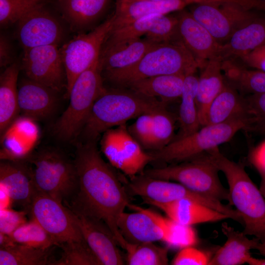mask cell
I'll use <instances>...</instances> for the list:
<instances>
[{
  "mask_svg": "<svg viewBox=\"0 0 265 265\" xmlns=\"http://www.w3.org/2000/svg\"><path fill=\"white\" fill-rule=\"evenodd\" d=\"M219 171L204 153L190 160L148 169L144 174L155 179L175 181L197 193L221 202L227 201L229 204V190L222 184Z\"/></svg>",
  "mask_w": 265,
  "mask_h": 265,
  "instance_id": "cell-8",
  "label": "cell"
},
{
  "mask_svg": "<svg viewBox=\"0 0 265 265\" xmlns=\"http://www.w3.org/2000/svg\"><path fill=\"white\" fill-rule=\"evenodd\" d=\"M261 181L259 189L264 197L265 198V175H261Z\"/></svg>",
  "mask_w": 265,
  "mask_h": 265,
  "instance_id": "cell-51",
  "label": "cell"
},
{
  "mask_svg": "<svg viewBox=\"0 0 265 265\" xmlns=\"http://www.w3.org/2000/svg\"><path fill=\"white\" fill-rule=\"evenodd\" d=\"M71 210L83 238L101 265L125 264L118 242L107 224L93 216Z\"/></svg>",
  "mask_w": 265,
  "mask_h": 265,
  "instance_id": "cell-16",
  "label": "cell"
},
{
  "mask_svg": "<svg viewBox=\"0 0 265 265\" xmlns=\"http://www.w3.org/2000/svg\"><path fill=\"white\" fill-rule=\"evenodd\" d=\"M244 99L250 121L247 131L263 134L265 132V93L247 95Z\"/></svg>",
  "mask_w": 265,
  "mask_h": 265,
  "instance_id": "cell-41",
  "label": "cell"
},
{
  "mask_svg": "<svg viewBox=\"0 0 265 265\" xmlns=\"http://www.w3.org/2000/svg\"><path fill=\"white\" fill-rule=\"evenodd\" d=\"M165 106L166 103L131 90L106 89L94 103L80 134L84 141H96L106 130L125 124L142 114L154 113Z\"/></svg>",
  "mask_w": 265,
  "mask_h": 265,
  "instance_id": "cell-3",
  "label": "cell"
},
{
  "mask_svg": "<svg viewBox=\"0 0 265 265\" xmlns=\"http://www.w3.org/2000/svg\"><path fill=\"white\" fill-rule=\"evenodd\" d=\"M261 47L263 48V49L265 51V44L261 46Z\"/></svg>",
  "mask_w": 265,
  "mask_h": 265,
  "instance_id": "cell-53",
  "label": "cell"
},
{
  "mask_svg": "<svg viewBox=\"0 0 265 265\" xmlns=\"http://www.w3.org/2000/svg\"><path fill=\"white\" fill-rule=\"evenodd\" d=\"M193 17L220 44L227 42L238 30L261 16L257 11L233 2L193 4Z\"/></svg>",
  "mask_w": 265,
  "mask_h": 265,
  "instance_id": "cell-11",
  "label": "cell"
},
{
  "mask_svg": "<svg viewBox=\"0 0 265 265\" xmlns=\"http://www.w3.org/2000/svg\"><path fill=\"white\" fill-rule=\"evenodd\" d=\"M28 212L51 236L56 246L85 241L71 209L51 196L36 190Z\"/></svg>",
  "mask_w": 265,
  "mask_h": 265,
  "instance_id": "cell-12",
  "label": "cell"
},
{
  "mask_svg": "<svg viewBox=\"0 0 265 265\" xmlns=\"http://www.w3.org/2000/svg\"><path fill=\"white\" fill-rule=\"evenodd\" d=\"M212 257L193 246L181 249L171 262L173 265H209Z\"/></svg>",
  "mask_w": 265,
  "mask_h": 265,
  "instance_id": "cell-43",
  "label": "cell"
},
{
  "mask_svg": "<svg viewBox=\"0 0 265 265\" xmlns=\"http://www.w3.org/2000/svg\"><path fill=\"white\" fill-rule=\"evenodd\" d=\"M201 70L198 80L196 105L202 127L206 125L210 105L223 88L225 80L222 70V59L219 56L209 59Z\"/></svg>",
  "mask_w": 265,
  "mask_h": 265,
  "instance_id": "cell-25",
  "label": "cell"
},
{
  "mask_svg": "<svg viewBox=\"0 0 265 265\" xmlns=\"http://www.w3.org/2000/svg\"><path fill=\"white\" fill-rule=\"evenodd\" d=\"M100 144L102 152L111 165L130 178L154 161L152 154L145 152L132 136L126 124L105 131Z\"/></svg>",
  "mask_w": 265,
  "mask_h": 265,
  "instance_id": "cell-13",
  "label": "cell"
},
{
  "mask_svg": "<svg viewBox=\"0 0 265 265\" xmlns=\"http://www.w3.org/2000/svg\"><path fill=\"white\" fill-rule=\"evenodd\" d=\"M198 80L195 73L185 76L179 110L180 129L173 140L188 135L201 127L196 105Z\"/></svg>",
  "mask_w": 265,
  "mask_h": 265,
  "instance_id": "cell-33",
  "label": "cell"
},
{
  "mask_svg": "<svg viewBox=\"0 0 265 265\" xmlns=\"http://www.w3.org/2000/svg\"><path fill=\"white\" fill-rule=\"evenodd\" d=\"M36 190L67 206L74 198L78 181L74 159L53 148L39 150L28 159Z\"/></svg>",
  "mask_w": 265,
  "mask_h": 265,
  "instance_id": "cell-5",
  "label": "cell"
},
{
  "mask_svg": "<svg viewBox=\"0 0 265 265\" xmlns=\"http://www.w3.org/2000/svg\"><path fill=\"white\" fill-rule=\"evenodd\" d=\"M221 231L226 241L211 259L209 265H240L246 263L251 256L250 250L255 249L259 240L249 238L227 223L221 224Z\"/></svg>",
  "mask_w": 265,
  "mask_h": 265,
  "instance_id": "cell-26",
  "label": "cell"
},
{
  "mask_svg": "<svg viewBox=\"0 0 265 265\" xmlns=\"http://www.w3.org/2000/svg\"><path fill=\"white\" fill-rule=\"evenodd\" d=\"M9 235L15 242L34 248L47 249L56 246L51 236L32 218Z\"/></svg>",
  "mask_w": 265,
  "mask_h": 265,
  "instance_id": "cell-37",
  "label": "cell"
},
{
  "mask_svg": "<svg viewBox=\"0 0 265 265\" xmlns=\"http://www.w3.org/2000/svg\"><path fill=\"white\" fill-rule=\"evenodd\" d=\"M45 0H0V23L1 26L16 24L34 8L44 4Z\"/></svg>",
  "mask_w": 265,
  "mask_h": 265,
  "instance_id": "cell-40",
  "label": "cell"
},
{
  "mask_svg": "<svg viewBox=\"0 0 265 265\" xmlns=\"http://www.w3.org/2000/svg\"><path fill=\"white\" fill-rule=\"evenodd\" d=\"M128 208L135 212H123L118 219L117 227L120 234L128 243L164 242V231L152 216L135 205L130 203Z\"/></svg>",
  "mask_w": 265,
  "mask_h": 265,
  "instance_id": "cell-21",
  "label": "cell"
},
{
  "mask_svg": "<svg viewBox=\"0 0 265 265\" xmlns=\"http://www.w3.org/2000/svg\"><path fill=\"white\" fill-rule=\"evenodd\" d=\"M114 19L113 14L89 32L76 35L60 48L67 80L65 97H68L77 78L99 58Z\"/></svg>",
  "mask_w": 265,
  "mask_h": 265,
  "instance_id": "cell-10",
  "label": "cell"
},
{
  "mask_svg": "<svg viewBox=\"0 0 265 265\" xmlns=\"http://www.w3.org/2000/svg\"><path fill=\"white\" fill-rule=\"evenodd\" d=\"M53 247L36 248L16 242L0 248V265H54Z\"/></svg>",
  "mask_w": 265,
  "mask_h": 265,
  "instance_id": "cell-34",
  "label": "cell"
},
{
  "mask_svg": "<svg viewBox=\"0 0 265 265\" xmlns=\"http://www.w3.org/2000/svg\"><path fill=\"white\" fill-rule=\"evenodd\" d=\"M16 24V37L24 50L58 45L63 38L61 24L44 4L29 12Z\"/></svg>",
  "mask_w": 265,
  "mask_h": 265,
  "instance_id": "cell-15",
  "label": "cell"
},
{
  "mask_svg": "<svg viewBox=\"0 0 265 265\" xmlns=\"http://www.w3.org/2000/svg\"><path fill=\"white\" fill-rule=\"evenodd\" d=\"M153 114L145 113L139 116L128 127L130 134L143 149L151 150Z\"/></svg>",
  "mask_w": 265,
  "mask_h": 265,
  "instance_id": "cell-42",
  "label": "cell"
},
{
  "mask_svg": "<svg viewBox=\"0 0 265 265\" xmlns=\"http://www.w3.org/2000/svg\"><path fill=\"white\" fill-rule=\"evenodd\" d=\"M187 6L184 0L128 1L117 0L112 28L153 14H167Z\"/></svg>",
  "mask_w": 265,
  "mask_h": 265,
  "instance_id": "cell-23",
  "label": "cell"
},
{
  "mask_svg": "<svg viewBox=\"0 0 265 265\" xmlns=\"http://www.w3.org/2000/svg\"><path fill=\"white\" fill-rule=\"evenodd\" d=\"M222 70L225 81L241 94L265 93V72L246 67L235 58L222 60Z\"/></svg>",
  "mask_w": 265,
  "mask_h": 265,
  "instance_id": "cell-28",
  "label": "cell"
},
{
  "mask_svg": "<svg viewBox=\"0 0 265 265\" xmlns=\"http://www.w3.org/2000/svg\"><path fill=\"white\" fill-rule=\"evenodd\" d=\"M265 44V16L258 17L237 31L221 45L219 56L224 60L238 58Z\"/></svg>",
  "mask_w": 265,
  "mask_h": 265,
  "instance_id": "cell-27",
  "label": "cell"
},
{
  "mask_svg": "<svg viewBox=\"0 0 265 265\" xmlns=\"http://www.w3.org/2000/svg\"><path fill=\"white\" fill-rule=\"evenodd\" d=\"M186 5L207 2H233L247 8L265 12V2L262 0H184Z\"/></svg>",
  "mask_w": 265,
  "mask_h": 265,
  "instance_id": "cell-45",
  "label": "cell"
},
{
  "mask_svg": "<svg viewBox=\"0 0 265 265\" xmlns=\"http://www.w3.org/2000/svg\"><path fill=\"white\" fill-rule=\"evenodd\" d=\"M143 200L146 204L162 211L169 218L184 225L192 226L229 218L223 213L189 199L180 200L164 204Z\"/></svg>",
  "mask_w": 265,
  "mask_h": 265,
  "instance_id": "cell-24",
  "label": "cell"
},
{
  "mask_svg": "<svg viewBox=\"0 0 265 265\" xmlns=\"http://www.w3.org/2000/svg\"><path fill=\"white\" fill-rule=\"evenodd\" d=\"M13 52L10 41L6 36L1 35L0 38V66L7 67L13 64Z\"/></svg>",
  "mask_w": 265,
  "mask_h": 265,
  "instance_id": "cell-47",
  "label": "cell"
},
{
  "mask_svg": "<svg viewBox=\"0 0 265 265\" xmlns=\"http://www.w3.org/2000/svg\"><path fill=\"white\" fill-rule=\"evenodd\" d=\"M13 203L9 190L3 185L0 184V209L11 208Z\"/></svg>",
  "mask_w": 265,
  "mask_h": 265,
  "instance_id": "cell-48",
  "label": "cell"
},
{
  "mask_svg": "<svg viewBox=\"0 0 265 265\" xmlns=\"http://www.w3.org/2000/svg\"><path fill=\"white\" fill-rule=\"evenodd\" d=\"M74 161L78 189L66 207L104 221L125 250L129 243L120 234L117 221L130 203L126 187L101 156L96 141L78 143Z\"/></svg>",
  "mask_w": 265,
  "mask_h": 265,
  "instance_id": "cell-1",
  "label": "cell"
},
{
  "mask_svg": "<svg viewBox=\"0 0 265 265\" xmlns=\"http://www.w3.org/2000/svg\"><path fill=\"white\" fill-rule=\"evenodd\" d=\"M154 242L129 243L126 262L129 265H165L168 264V248Z\"/></svg>",
  "mask_w": 265,
  "mask_h": 265,
  "instance_id": "cell-36",
  "label": "cell"
},
{
  "mask_svg": "<svg viewBox=\"0 0 265 265\" xmlns=\"http://www.w3.org/2000/svg\"><path fill=\"white\" fill-rule=\"evenodd\" d=\"M245 116L249 115L244 97L225 81L223 88L210 105L206 125L222 123Z\"/></svg>",
  "mask_w": 265,
  "mask_h": 265,
  "instance_id": "cell-31",
  "label": "cell"
},
{
  "mask_svg": "<svg viewBox=\"0 0 265 265\" xmlns=\"http://www.w3.org/2000/svg\"><path fill=\"white\" fill-rule=\"evenodd\" d=\"M255 249L259 251L260 253L265 256V239L258 243Z\"/></svg>",
  "mask_w": 265,
  "mask_h": 265,
  "instance_id": "cell-50",
  "label": "cell"
},
{
  "mask_svg": "<svg viewBox=\"0 0 265 265\" xmlns=\"http://www.w3.org/2000/svg\"><path fill=\"white\" fill-rule=\"evenodd\" d=\"M58 92L26 77L18 85L20 112L31 120H42L50 116L55 110Z\"/></svg>",
  "mask_w": 265,
  "mask_h": 265,
  "instance_id": "cell-19",
  "label": "cell"
},
{
  "mask_svg": "<svg viewBox=\"0 0 265 265\" xmlns=\"http://www.w3.org/2000/svg\"><path fill=\"white\" fill-rule=\"evenodd\" d=\"M246 263L250 265H265V259L256 258L251 256Z\"/></svg>",
  "mask_w": 265,
  "mask_h": 265,
  "instance_id": "cell-49",
  "label": "cell"
},
{
  "mask_svg": "<svg viewBox=\"0 0 265 265\" xmlns=\"http://www.w3.org/2000/svg\"><path fill=\"white\" fill-rule=\"evenodd\" d=\"M180 11L177 16L180 38L201 69L209 59L219 56L221 45L189 11Z\"/></svg>",
  "mask_w": 265,
  "mask_h": 265,
  "instance_id": "cell-18",
  "label": "cell"
},
{
  "mask_svg": "<svg viewBox=\"0 0 265 265\" xmlns=\"http://www.w3.org/2000/svg\"><path fill=\"white\" fill-rule=\"evenodd\" d=\"M130 179L126 187L129 195L164 204L189 199L223 213L243 225L240 214L230 205L197 193L179 183L153 178L144 174Z\"/></svg>",
  "mask_w": 265,
  "mask_h": 265,
  "instance_id": "cell-9",
  "label": "cell"
},
{
  "mask_svg": "<svg viewBox=\"0 0 265 265\" xmlns=\"http://www.w3.org/2000/svg\"><path fill=\"white\" fill-rule=\"evenodd\" d=\"M110 0H58L61 13L73 30L89 28L99 19Z\"/></svg>",
  "mask_w": 265,
  "mask_h": 265,
  "instance_id": "cell-29",
  "label": "cell"
},
{
  "mask_svg": "<svg viewBox=\"0 0 265 265\" xmlns=\"http://www.w3.org/2000/svg\"><path fill=\"white\" fill-rule=\"evenodd\" d=\"M264 135H265V132L264 133Z\"/></svg>",
  "mask_w": 265,
  "mask_h": 265,
  "instance_id": "cell-55",
  "label": "cell"
},
{
  "mask_svg": "<svg viewBox=\"0 0 265 265\" xmlns=\"http://www.w3.org/2000/svg\"><path fill=\"white\" fill-rule=\"evenodd\" d=\"M175 31V22L170 16L153 14L112 28L105 42L106 45L111 44L144 36L149 41L160 44L169 41Z\"/></svg>",
  "mask_w": 265,
  "mask_h": 265,
  "instance_id": "cell-17",
  "label": "cell"
},
{
  "mask_svg": "<svg viewBox=\"0 0 265 265\" xmlns=\"http://www.w3.org/2000/svg\"><path fill=\"white\" fill-rule=\"evenodd\" d=\"M185 76L181 74L164 75L144 79L134 82L127 87L149 98L167 103L181 98Z\"/></svg>",
  "mask_w": 265,
  "mask_h": 265,
  "instance_id": "cell-30",
  "label": "cell"
},
{
  "mask_svg": "<svg viewBox=\"0 0 265 265\" xmlns=\"http://www.w3.org/2000/svg\"><path fill=\"white\" fill-rule=\"evenodd\" d=\"M27 212L17 211L11 208L0 209V232L10 235L26 222Z\"/></svg>",
  "mask_w": 265,
  "mask_h": 265,
  "instance_id": "cell-44",
  "label": "cell"
},
{
  "mask_svg": "<svg viewBox=\"0 0 265 265\" xmlns=\"http://www.w3.org/2000/svg\"><path fill=\"white\" fill-rule=\"evenodd\" d=\"M141 208L152 216L162 228L165 234L164 242L168 247L182 249L194 246L198 243L197 233L192 226L182 224L152 210Z\"/></svg>",
  "mask_w": 265,
  "mask_h": 265,
  "instance_id": "cell-35",
  "label": "cell"
},
{
  "mask_svg": "<svg viewBox=\"0 0 265 265\" xmlns=\"http://www.w3.org/2000/svg\"><path fill=\"white\" fill-rule=\"evenodd\" d=\"M128 1H140V0H124Z\"/></svg>",
  "mask_w": 265,
  "mask_h": 265,
  "instance_id": "cell-52",
  "label": "cell"
},
{
  "mask_svg": "<svg viewBox=\"0 0 265 265\" xmlns=\"http://www.w3.org/2000/svg\"><path fill=\"white\" fill-rule=\"evenodd\" d=\"M50 45L24 50L21 69L26 77L60 92L66 90V72L60 48Z\"/></svg>",
  "mask_w": 265,
  "mask_h": 265,
  "instance_id": "cell-14",
  "label": "cell"
},
{
  "mask_svg": "<svg viewBox=\"0 0 265 265\" xmlns=\"http://www.w3.org/2000/svg\"><path fill=\"white\" fill-rule=\"evenodd\" d=\"M249 125L248 116L222 123L206 125L188 135L173 140L151 154L154 161L176 164L190 160L229 141L239 131H247Z\"/></svg>",
  "mask_w": 265,
  "mask_h": 265,
  "instance_id": "cell-7",
  "label": "cell"
},
{
  "mask_svg": "<svg viewBox=\"0 0 265 265\" xmlns=\"http://www.w3.org/2000/svg\"><path fill=\"white\" fill-rule=\"evenodd\" d=\"M198 68L197 63L180 39L158 44L134 65L105 74L113 84L127 87L136 81L158 76H186L194 74Z\"/></svg>",
  "mask_w": 265,
  "mask_h": 265,
  "instance_id": "cell-4",
  "label": "cell"
},
{
  "mask_svg": "<svg viewBox=\"0 0 265 265\" xmlns=\"http://www.w3.org/2000/svg\"><path fill=\"white\" fill-rule=\"evenodd\" d=\"M99 58L76 80L68 98L69 104L53 127L60 140L69 142L80 134L97 99L106 90Z\"/></svg>",
  "mask_w": 265,
  "mask_h": 265,
  "instance_id": "cell-6",
  "label": "cell"
},
{
  "mask_svg": "<svg viewBox=\"0 0 265 265\" xmlns=\"http://www.w3.org/2000/svg\"><path fill=\"white\" fill-rule=\"evenodd\" d=\"M60 258L54 265H101L95 255L86 241H74L64 243Z\"/></svg>",
  "mask_w": 265,
  "mask_h": 265,
  "instance_id": "cell-39",
  "label": "cell"
},
{
  "mask_svg": "<svg viewBox=\"0 0 265 265\" xmlns=\"http://www.w3.org/2000/svg\"><path fill=\"white\" fill-rule=\"evenodd\" d=\"M205 155L224 174L229 186V205L240 214L243 234L260 241L265 239V198L252 181L243 164L224 156L216 147Z\"/></svg>",
  "mask_w": 265,
  "mask_h": 265,
  "instance_id": "cell-2",
  "label": "cell"
},
{
  "mask_svg": "<svg viewBox=\"0 0 265 265\" xmlns=\"http://www.w3.org/2000/svg\"><path fill=\"white\" fill-rule=\"evenodd\" d=\"M263 0V1H265V0Z\"/></svg>",
  "mask_w": 265,
  "mask_h": 265,
  "instance_id": "cell-54",
  "label": "cell"
},
{
  "mask_svg": "<svg viewBox=\"0 0 265 265\" xmlns=\"http://www.w3.org/2000/svg\"><path fill=\"white\" fill-rule=\"evenodd\" d=\"M0 184L8 189L13 203L28 212L36 191L30 166L23 159H1Z\"/></svg>",
  "mask_w": 265,
  "mask_h": 265,
  "instance_id": "cell-20",
  "label": "cell"
},
{
  "mask_svg": "<svg viewBox=\"0 0 265 265\" xmlns=\"http://www.w3.org/2000/svg\"><path fill=\"white\" fill-rule=\"evenodd\" d=\"M157 45L141 38L106 44L99 57L102 71L107 73L129 67Z\"/></svg>",
  "mask_w": 265,
  "mask_h": 265,
  "instance_id": "cell-22",
  "label": "cell"
},
{
  "mask_svg": "<svg viewBox=\"0 0 265 265\" xmlns=\"http://www.w3.org/2000/svg\"><path fill=\"white\" fill-rule=\"evenodd\" d=\"M249 159L260 175H265V140L251 150Z\"/></svg>",
  "mask_w": 265,
  "mask_h": 265,
  "instance_id": "cell-46",
  "label": "cell"
},
{
  "mask_svg": "<svg viewBox=\"0 0 265 265\" xmlns=\"http://www.w3.org/2000/svg\"><path fill=\"white\" fill-rule=\"evenodd\" d=\"M174 118L166 108L154 113L151 150H161L171 142L174 138Z\"/></svg>",
  "mask_w": 265,
  "mask_h": 265,
  "instance_id": "cell-38",
  "label": "cell"
},
{
  "mask_svg": "<svg viewBox=\"0 0 265 265\" xmlns=\"http://www.w3.org/2000/svg\"><path fill=\"white\" fill-rule=\"evenodd\" d=\"M20 67L14 62L6 67L0 77V132L3 134L20 112L18 78Z\"/></svg>",
  "mask_w": 265,
  "mask_h": 265,
  "instance_id": "cell-32",
  "label": "cell"
}]
</instances>
